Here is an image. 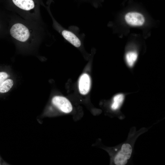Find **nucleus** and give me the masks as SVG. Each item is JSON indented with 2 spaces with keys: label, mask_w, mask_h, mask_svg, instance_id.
I'll return each mask as SVG.
<instances>
[{
  "label": "nucleus",
  "mask_w": 165,
  "mask_h": 165,
  "mask_svg": "<svg viewBox=\"0 0 165 165\" xmlns=\"http://www.w3.org/2000/svg\"><path fill=\"white\" fill-rule=\"evenodd\" d=\"M125 18L128 24L134 26L142 25L145 21L143 16L137 12L128 13L126 15Z\"/></svg>",
  "instance_id": "6"
},
{
  "label": "nucleus",
  "mask_w": 165,
  "mask_h": 165,
  "mask_svg": "<svg viewBox=\"0 0 165 165\" xmlns=\"http://www.w3.org/2000/svg\"><path fill=\"white\" fill-rule=\"evenodd\" d=\"M13 14L9 33L16 44L31 46L38 44L48 36V33L43 22L25 19Z\"/></svg>",
  "instance_id": "1"
},
{
  "label": "nucleus",
  "mask_w": 165,
  "mask_h": 165,
  "mask_svg": "<svg viewBox=\"0 0 165 165\" xmlns=\"http://www.w3.org/2000/svg\"><path fill=\"white\" fill-rule=\"evenodd\" d=\"M13 13L24 19L43 22L40 5L45 6L42 0H7Z\"/></svg>",
  "instance_id": "2"
},
{
  "label": "nucleus",
  "mask_w": 165,
  "mask_h": 165,
  "mask_svg": "<svg viewBox=\"0 0 165 165\" xmlns=\"http://www.w3.org/2000/svg\"><path fill=\"white\" fill-rule=\"evenodd\" d=\"M132 152L131 146L129 144H124L120 150L116 155L114 162L116 165H124L130 158Z\"/></svg>",
  "instance_id": "4"
},
{
  "label": "nucleus",
  "mask_w": 165,
  "mask_h": 165,
  "mask_svg": "<svg viewBox=\"0 0 165 165\" xmlns=\"http://www.w3.org/2000/svg\"><path fill=\"white\" fill-rule=\"evenodd\" d=\"M9 75L7 72H0V85L6 79H8Z\"/></svg>",
  "instance_id": "12"
},
{
  "label": "nucleus",
  "mask_w": 165,
  "mask_h": 165,
  "mask_svg": "<svg viewBox=\"0 0 165 165\" xmlns=\"http://www.w3.org/2000/svg\"><path fill=\"white\" fill-rule=\"evenodd\" d=\"M53 105L61 112L65 113L70 112L72 107L70 101L66 98L60 96H56L52 99Z\"/></svg>",
  "instance_id": "5"
},
{
  "label": "nucleus",
  "mask_w": 165,
  "mask_h": 165,
  "mask_svg": "<svg viewBox=\"0 0 165 165\" xmlns=\"http://www.w3.org/2000/svg\"><path fill=\"white\" fill-rule=\"evenodd\" d=\"M6 163L4 161L0 156V165H6Z\"/></svg>",
  "instance_id": "13"
},
{
  "label": "nucleus",
  "mask_w": 165,
  "mask_h": 165,
  "mask_svg": "<svg viewBox=\"0 0 165 165\" xmlns=\"http://www.w3.org/2000/svg\"><path fill=\"white\" fill-rule=\"evenodd\" d=\"M46 9L52 18L54 28L66 40L75 47L80 48L82 45L85 35L80 33L79 28L75 26H71L67 29L64 28L54 19L50 11V8H47Z\"/></svg>",
  "instance_id": "3"
},
{
  "label": "nucleus",
  "mask_w": 165,
  "mask_h": 165,
  "mask_svg": "<svg viewBox=\"0 0 165 165\" xmlns=\"http://www.w3.org/2000/svg\"><path fill=\"white\" fill-rule=\"evenodd\" d=\"M124 98V95L119 94L115 95L113 99V102L111 105L112 109L114 110L118 109L122 104Z\"/></svg>",
  "instance_id": "8"
},
{
  "label": "nucleus",
  "mask_w": 165,
  "mask_h": 165,
  "mask_svg": "<svg viewBox=\"0 0 165 165\" xmlns=\"http://www.w3.org/2000/svg\"><path fill=\"white\" fill-rule=\"evenodd\" d=\"M82 2H86L94 6H97L102 0H79Z\"/></svg>",
  "instance_id": "11"
},
{
  "label": "nucleus",
  "mask_w": 165,
  "mask_h": 165,
  "mask_svg": "<svg viewBox=\"0 0 165 165\" xmlns=\"http://www.w3.org/2000/svg\"><path fill=\"white\" fill-rule=\"evenodd\" d=\"M53 2V0H48L47 1L46 4L48 5V6L50 7V5Z\"/></svg>",
  "instance_id": "14"
},
{
  "label": "nucleus",
  "mask_w": 165,
  "mask_h": 165,
  "mask_svg": "<svg viewBox=\"0 0 165 165\" xmlns=\"http://www.w3.org/2000/svg\"><path fill=\"white\" fill-rule=\"evenodd\" d=\"M13 80L10 78H8L5 80L0 85V93H5L8 92L14 85Z\"/></svg>",
  "instance_id": "9"
},
{
  "label": "nucleus",
  "mask_w": 165,
  "mask_h": 165,
  "mask_svg": "<svg viewBox=\"0 0 165 165\" xmlns=\"http://www.w3.org/2000/svg\"><path fill=\"white\" fill-rule=\"evenodd\" d=\"M90 85V78L86 73H84L80 76L79 82V88L80 93L86 95L89 92Z\"/></svg>",
  "instance_id": "7"
},
{
  "label": "nucleus",
  "mask_w": 165,
  "mask_h": 165,
  "mask_svg": "<svg viewBox=\"0 0 165 165\" xmlns=\"http://www.w3.org/2000/svg\"><path fill=\"white\" fill-rule=\"evenodd\" d=\"M138 57L137 53L134 51L128 52L126 55L125 59L127 65L132 67L136 62Z\"/></svg>",
  "instance_id": "10"
}]
</instances>
